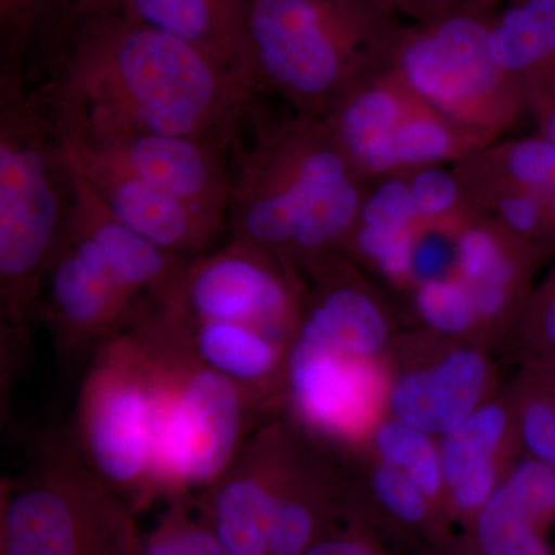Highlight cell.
I'll list each match as a JSON object with an SVG mask.
<instances>
[{"label": "cell", "mask_w": 555, "mask_h": 555, "mask_svg": "<svg viewBox=\"0 0 555 555\" xmlns=\"http://www.w3.org/2000/svg\"><path fill=\"white\" fill-rule=\"evenodd\" d=\"M42 82L83 122L219 141H232L258 98L204 51L126 10L53 36Z\"/></svg>", "instance_id": "1"}, {"label": "cell", "mask_w": 555, "mask_h": 555, "mask_svg": "<svg viewBox=\"0 0 555 555\" xmlns=\"http://www.w3.org/2000/svg\"><path fill=\"white\" fill-rule=\"evenodd\" d=\"M228 235L269 251L305 280L338 254L371 182L324 119H269L257 104L229 152Z\"/></svg>", "instance_id": "2"}, {"label": "cell", "mask_w": 555, "mask_h": 555, "mask_svg": "<svg viewBox=\"0 0 555 555\" xmlns=\"http://www.w3.org/2000/svg\"><path fill=\"white\" fill-rule=\"evenodd\" d=\"M406 25L379 0H246L244 79L258 98L323 119L389 69Z\"/></svg>", "instance_id": "3"}, {"label": "cell", "mask_w": 555, "mask_h": 555, "mask_svg": "<svg viewBox=\"0 0 555 555\" xmlns=\"http://www.w3.org/2000/svg\"><path fill=\"white\" fill-rule=\"evenodd\" d=\"M0 292L20 332L38 315L40 288L67 232L78 175L60 112L43 83L2 73Z\"/></svg>", "instance_id": "4"}, {"label": "cell", "mask_w": 555, "mask_h": 555, "mask_svg": "<svg viewBox=\"0 0 555 555\" xmlns=\"http://www.w3.org/2000/svg\"><path fill=\"white\" fill-rule=\"evenodd\" d=\"M0 555H141L130 507L68 449H43L2 495Z\"/></svg>", "instance_id": "5"}, {"label": "cell", "mask_w": 555, "mask_h": 555, "mask_svg": "<svg viewBox=\"0 0 555 555\" xmlns=\"http://www.w3.org/2000/svg\"><path fill=\"white\" fill-rule=\"evenodd\" d=\"M494 11L408 24L389 67L430 107L491 142L528 109L524 90L492 56Z\"/></svg>", "instance_id": "6"}, {"label": "cell", "mask_w": 555, "mask_h": 555, "mask_svg": "<svg viewBox=\"0 0 555 555\" xmlns=\"http://www.w3.org/2000/svg\"><path fill=\"white\" fill-rule=\"evenodd\" d=\"M149 361L129 324L105 339L80 387L83 462L127 506L153 499L149 444Z\"/></svg>", "instance_id": "7"}, {"label": "cell", "mask_w": 555, "mask_h": 555, "mask_svg": "<svg viewBox=\"0 0 555 555\" xmlns=\"http://www.w3.org/2000/svg\"><path fill=\"white\" fill-rule=\"evenodd\" d=\"M323 119L369 182L460 163L477 147L470 131L416 96L390 68L353 90Z\"/></svg>", "instance_id": "8"}, {"label": "cell", "mask_w": 555, "mask_h": 555, "mask_svg": "<svg viewBox=\"0 0 555 555\" xmlns=\"http://www.w3.org/2000/svg\"><path fill=\"white\" fill-rule=\"evenodd\" d=\"M305 284L269 251L229 238L190 259L178 312L188 323L238 324L288 347Z\"/></svg>", "instance_id": "9"}, {"label": "cell", "mask_w": 555, "mask_h": 555, "mask_svg": "<svg viewBox=\"0 0 555 555\" xmlns=\"http://www.w3.org/2000/svg\"><path fill=\"white\" fill-rule=\"evenodd\" d=\"M387 415L444 437L496 392V369L481 343L422 334L398 337L390 350Z\"/></svg>", "instance_id": "10"}, {"label": "cell", "mask_w": 555, "mask_h": 555, "mask_svg": "<svg viewBox=\"0 0 555 555\" xmlns=\"http://www.w3.org/2000/svg\"><path fill=\"white\" fill-rule=\"evenodd\" d=\"M284 386L292 411L313 440L360 451L387 416L389 361L345 356L294 338Z\"/></svg>", "instance_id": "11"}, {"label": "cell", "mask_w": 555, "mask_h": 555, "mask_svg": "<svg viewBox=\"0 0 555 555\" xmlns=\"http://www.w3.org/2000/svg\"><path fill=\"white\" fill-rule=\"evenodd\" d=\"M60 113L65 131L80 147L100 153L153 188L225 222L233 139L175 137L113 124L83 122L61 107Z\"/></svg>", "instance_id": "12"}, {"label": "cell", "mask_w": 555, "mask_h": 555, "mask_svg": "<svg viewBox=\"0 0 555 555\" xmlns=\"http://www.w3.org/2000/svg\"><path fill=\"white\" fill-rule=\"evenodd\" d=\"M301 436L286 426L259 430L229 469L204 489L199 517L230 555H269L278 494Z\"/></svg>", "instance_id": "13"}, {"label": "cell", "mask_w": 555, "mask_h": 555, "mask_svg": "<svg viewBox=\"0 0 555 555\" xmlns=\"http://www.w3.org/2000/svg\"><path fill=\"white\" fill-rule=\"evenodd\" d=\"M144 298L120 286L96 244L68 224L38 305L67 349L102 345L129 323Z\"/></svg>", "instance_id": "14"}, {"label": "cell", "mask_w": 555, "mask_h": 555, "mask_svg": "<svg viewBox=\"0 0 555 555\" xmlns=\"http://www.w3.org/2000/svg\"><path fill=\"white\" fill-rule=\"evenodd\" d=\"M177 374L185 489H207L240 454L247 408L255 400L238 383L207 366L185 332L177 347Z\"/></svg>", "instance_id": "15"}, {"label": "cell", "mask_w": 555, "mask_h": 555, "mask_svg": "<svg viewBox=\"0 0 555 555\" xmlns=\"http://www.w3.org/2000/svg\"><path fill=\"white\" fill-rule=\"evenodd\" d=\"M305 283L294 338L350 357H389L398 338L397 323L363 270L334 254Z\"/></svg>", "instance_id": "16"}, {"label": "cell", "mask_w": 555, "mask_h": 555, "mask_svg": "<svg viewBox=\"0 0 555 555\" xmlns=\"http://www.w3.org/2000/svg\"><path fill=\"white\" fill-rule=\"evenodd\" d=\"M67 138L73 163L83 181L120 222L150 243L192 259L211 250L222 235H228L224 221L153 188L119 164Z\"/></svg>", "instance_id": "17"}, {"label": "cell", "mask_w": 555, "mask_h": 555, "mask_svg": "<svg viewBox=\"0 0 555 555\" xmlns=\"http://www.w3.org/2000/svg\"><path fill=\"white\" fill-rule=\"evenodd\" d=\"M444 503L451 524L467 535L503 478L516 465V412L509 390L486 401L456 429L441 437Z\"/></svg>", "instance_id": "18"}, {"label": "cell", "mask_w": 555, "mask_h": 555, "mask_svg": "<svg viewBox=\"0 0 555 555\" xmlns=\"http://www.w3.org/2000/svg\"><path fill=\"white\" fill-rule=\"evenodd\" d=\"M542 262L492 218L477 215L463 224L455 276L473 299L483 345L511 337Z\"/></svg>", "instance_id": "19"}, {"label": "cell", "mask_w": 555, "mask_h": 555, "mask_svg": "<svg viewBox=\"0 0 555 555\" xmlns=\"http://www.w3.org/2000/svg\"><path fill=\"white\" fill-rule=\"evenodd\" d=\"M76 175L78 190L69 224L96 244L120 286L153 305L178 309L190 259L164 250L127 228L78 170Z\"/></svg>", "instance_id": "20"}, {"label": "cell", "mask_w": 555, "mask_h": 555, "mask_svg": "<svg viewBox=\"0 0 555 555\" xmlns=\"http://www.w3.org/2000/svg\"><path fill=\"white\" fill-rule=\"evenodd\" d=\"M555 520V469L526 456L511 467L474 520L470 555H555L546 531Z\"/></svg>", "instance_id": "21"}, {"label": "cell", "mask_w": 555, "mask_h": 555, "mask_svg": "<svg viewBox=\"0 0 555 555\" xmlns=\"http://www.w3.org/2000/svg\"><path fill=\"white\" fill-rule=\"evenodd\" d=\"M345 474L335 473L302 434L273 513L269 555H305L345 521Z\"/></svg>", "instance_id": "22"}, {"label": "cell", "mask_w": 555, "mask_h": 555, "mask_svg": "<svg viewBox=\"0 0 555 555\" xmlns=\"http://www.w3.org/2000/svg\"><path fill=\"white\" fill-rule=\"evenodd\" d=\"M489 47L526 102L555 90V0H505L489 25Z\"/></svg>", "instance_id": "23"}, {"label": "cell", "mask_w": 555, "mask_h": 555, "mask_svg": "<svg viewBox=\"0 0 555 555\" xmlns=\"http://www.w3.org/2000/svg\"><path fill=\"white\" fill-rule=\"evenodd\" d=\"M244 10L246 0H126L131 16L192 43L246 82Z\"/></svg>", "instance_id": "24"}, {"label": "cell", "mask_w": 555, "mask_h": 555, "mask_svg": "<svg viewBox=\"0 0 555 555\" xmlns=\"http://www.w3.org/2000/svg\"><path fill=\"white\" fill-rule=\"evenodd\" d=\"M185 324L201 360L238 383L254 400L284 385L287 346L238 324Z\"/></svg>", "instance_id": "25"}, {"label": "cell", "mask_w": 555, "mask_h": 555, "mask_svg": "<svg viewBox=\"0 0 555 555\" xmlns=\"http://www.w3.org/2000/svg\"><path fill=\"white\" fill-rule=\"evenodd\" d=\"M433 436L387 415L372 434L364 451L393 467L448 516L441 477L440 449ZM361 451V449H360Z\"/></svg>", "instance_id": "26"}, {"label": "cell", "mask_w": 555, "mask_h": 555, "mask_svg": "<svg viewBox=\"0 0 555 555\" xmlns=\"http://www.w3.org/2000/svg\"><path fill=\"white\" fill-rule=\"evenodd\" d=\"M415 225L357 219L338 254L357 268L371 270L390 287L409 294L414 288L411 255Z\"/></svg>", "instance_id": "27"}, {"label": "cell", "mask_w": 555, "mask_h": 555, "mask_svg": "<svg viewBox=\"0 0 555 555\" xmlns=\"http://www.w3.org/2000/svg\"><path fill=\"white\" fill-rule=\"evenodd\" d=\"M509 392L520 449L555 469V369L524 367Z\"/></svg>", "instance_id": "28"}, {"label": "cell", "mask_w": 555, "mask_h": 555, "mask_svg": "<svg viewBox=\"0 0 555 555\" xmlns=\"http://www.w3.org/2000/svg\"><path fill=\"white\" fill-rule=\"evenodd\" d=\"M409 295L415 318L425 331L444 338L481 343L473 299L459 276L416 284Z\"/></svg>", "instance_id": "29"}, {"label": "cell", "mask_w": 555, "mask_h": 555, "mask_svg": "<svg viewBox=\"0 0 555 555\" xmlns=\"http://www.w3.org/2000/svg\"><path fill=\"white\" fill-rule=\"evenodd\" d=\"M511 338L525 367L555 369V268L532 288Z\"/></svg>", "instance_id": "30"}, {"label": "cell", "mask_w": 555, "mask_h": 555, "mask_svg": "<svg viewBox=\"0 0 555 555\" xmlns=\"http://www.w3.org/2000/svg\"><path fill=\"white\" fill-rule=\"evenodd\" d=\"M159 524L142 539L141 555H230L203 518L190 516L184 499H173Z\"/></svg>", "instance_id": "31"}, {"label": "cell", "mask_w": 555, "mask_h": 555, "mask_svg": "<svg viewBox=\"0 0 555 555\" xmlns=\"http://www.w3.org/2000/svg\"><path fill=\"white\" fill-rule=\"evenodd\" d=\"M406 177L420 221L480 215L459 170L429 166L409 171Z\"/></svg>", "instance_id": "32"}, {"label": "cell", "mask_w": 555, "mask_h": 555, "mask_svg": "<svg viewBox=\"0 0 555 555\" xmlns=\"http://www.w3.org/2000/svg\"><path fill=\"white\" fill-rule=\"evenodd\" d=\"M469 218L473 217L418 221L414 230L411 255L414 287L416 284L448 280L456 275L460 230Z\"/></svg>", "instance_id": "33"}, {"label": "cell", "mask_w": 555, "mask_h": 555, "mask_svg": "<svg viewBox=\"0 0 555 555\" xmlns=\"http://www.w3.org/2000/svg\"><path fill=\"white\" fill-rule=\"evenodd\" d=\"M120 10H126V0H38L31 30L46 24L54 36L86 17Z\"/></svg>", "instance_id": "34"}, {"label": "cell", "mask_w": 555, "mask_h": 555, "mask_svg": "<svg viewBox=\"0 0 555 555\" xmlns=\"http://www.w3.org/2000/svg\"><path fill=\"white\" fill-rule=\"evenodd\" d=\"M305 555H403L364 526L345 520Z\"/></svg>", "instance_id": "35"}, {"label": "cell", "mask_w": 555, "mask_h": 555, "mask_svg": "<svg viewBox=\"0 0 555 555\" xmlns=\"http://www.w3.org/2000/svg\"><path fill=\"white\" fill-rule=\"evenodd\" d=\"M404 24H425L465 11L496 10L505 0H379Z\"/></svg>", "instance_id": "36"}, {"label": "cell", "mask_w": 555, "mask_h": 555, "mask_svg": "<svg viewBox=\"0 0 555 555\" xmlns=\"http://www.w3.org/2000/svg\"><path fill=\"white\" fill-rule=\"evenodd\" d=\"M38 0H0V20L7 40L27 39Z\"/></svg>", "instance_id": "37"}, {"label": "cell", "mask_w": 555, "mask_h": 555, "mask_svg": "<svg viewBox=\"0 0 555 555\" xmlns=\"http://www.w3.org/2000/svg\"><path fill=\"white\" fill-rule=\"evenodd\" d=\"M528 112L534 116L540 137L555 145V91L529 101Z\"/></svg>", "instance_id": "38"}, {"label": "cell", "mask_w": 555, "mask_h": 555, "mask_svg": "<svg viewBox=\"0 0 555 555\" xmlns=\"http://www.w3.org/2000/svg\"><path fill=\"white\" fill-rule=\"evenodd\" d=\"M555 91V90H554Z\"/></svg>", "instance_id": "39"}]
</instances>
